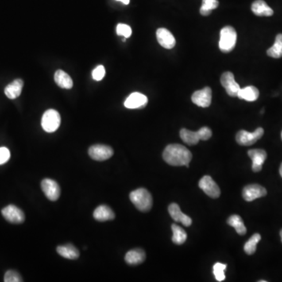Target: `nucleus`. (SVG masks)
Here are the masks:
<instances>
[{
  "label": "nucleus",
  "instance_id": "cd10ccee",
  "mask_svg": "<svg viewBox=\"0 0 282 282\" xmlns=\"http://www.w3.org/2000/svg\"><path fill=\"white\" fill-rule=\"evenodd\" d=\"M261 240V236L260 234H255L249 238V241L245 243L244 245V250L246 254L253 255L256 251V245L259 241Z\"/></svg>",
  "mask_w": 282,
  "mask_h": 282
},
{
  "label": "nucleus",
  "instance_id": "c85d7f7f",
  "mask_svg": "<svg viewBox=\"0 0 282 282\" xmlns=\"http://www.w3.org/2000/svg\"><path fill=\"white\" fill-rule=\"evenodd\" d=\"M219 6L218 0H202L200 13L202 16H209L212 10L217 9Z\"/></svg>",
  "mask_w": 282,
  "mask_h": 282
},
{
  "label": "nucleus",
  "instance_id": "4468645a",
  "mask_svg": "<svg viewBox=\"0 0 282 282\" xmlns=\"http://www.w3.org/2000/svg\"><path fill=\"white\" fill-rule=\"evenodd\" d=\"M250 159H252V169L253 172H260L263 168V165L267 159V152L264 150L252 149L248 152Z\"/></svg>",
  "mask_w": 282,
  "mask_h": 282
},
{
  "label": "nucleus",
  "instance_id": "473e14b6",
  "mask_svg": "<svg viewBox=\"0 0 282 282\" xmlns=\"http://www.w3.org/2000/svg\"><path fill=\"white\" fill-rule=\"evenodd\" d=\"M105 68L103 65L97 66L95 69L92 72V76L93 79L96 81H101L104 79L105 75Z\"/></svg>",
  "mask_w": 282,
  "mask_h": 282
},
{
  "label": "nucleus",
  "instance_id": "aec40b11",
  "mask_svg": "<svg viewBox=\"0 0 282 282\" xmlns=\"http://www.w3.org/2000/svg\"><path fill=\"white\" fill-rule=\"evenodd\" d=\"M114 217L115 215H114L113 210L109 206H105V205L98 206L96 209L95 211L94 212V219L97 221H100V222L113 221L114 220Z\"/></svg>",
  "mask_w": 282,
  "mask_h": 282
},
{
  "label": "nucleus",
  "instance_id": "f3484780",
  "mask_svg": "<svg viewBox=\"0 0 282 282\" xmlns=\"http://www.w3.org/2000/svg\"><path fill=\"white\" fill-rule=\"evenodd\" d=\"M252 11L259 17H271L274 14L273 9L264 0H256L252 3Z\"/></svg>",
  "mask_w": 282,
  "mask_h": 282
},
{
  "label": "nucleus",
  "instance_id": "6e6552de",
  "mask_svg": "<svg viewBox=\"0 0 282 282\" xmlns=\"http://www.w3.org/2000/svg\"><path fill=\"white\" fill-rule=\"evenodd\" d=\"M42 190L49 200H57L60 195V186L52 179H44L41 183Z\"/></svg>",
  "mask_w": 282,
  "mask_h": 282
},
{
  "label": "nucleus",
  "instance_id": "dca6fc26",
  "mask_svg": "<svg viewBox=\"0 0 282 282\" xmlns=\"http://www.w3.org/2000/svg\"><path fill=\"white\" fill-rule=\"evenodd\" d=\"M169 213L174 221L181 223L183 226H190L192 224L191 219L182 213L180 208L176 203H172L169 206Z\"/></svg>",
  "mask_w": 282,
  "mask_h": 282
},
{
  "label": "nucleus",
  "instance_id": "20e7f679",
  "mask_svg": "<svg viewBox=\"0 0 282 282\" xmlns=\"http://www.w3.org/2000/svg\"><path fill=\"white\" fill-rule=\"evenodd\" d=\"M60 115L55 109H49L42 117V127L47 133H54L60 125Z\"/></svg>",
  "mask_w": 282,
  "mask_h": 282
},
{
  "label": "nucleus",
  "instance_id": "7c9ffc66",
  "mask_svg": "<svg viewBox=\"0 0 282 282\" xmlns=\"http://www.w3.org/2000/svg\"><path fill=\"white\" fill-rule=\"evenodd\" d=\"M116 32L118 36H124L126 39L132 35V29L127 24H118L116 27Z\"/></svg>",
  "mask_w": 282,
  "mask_h": 282
},
{
  "label": "nucleus",
  "instance_id": "2eb2a0df",
  "mask_svg": "<svg viewBox=\"0 0 282 282\" xmlns=\"http://www.w3.org/2000/svg\"><path fill=\"white\" fill-rule=\"evenodd\" d=\"M156 37L159 44L163 48L170 50L176 46V39L167 28H159L156 32Z\"/></svg>",
  "mask_w": 282,
  "mask_h": 282
},
{
  "label": "nucleus",
  "instance_id": "c9c22d12",
  "mask_svg": "<svg viewBox=\"0 0 282 282\" xmlns=\"http://www.w3.org/2000/svg\"><path fill=\"white\" fill-rule=\"evenodd\" d=\"M279 172H280L281 176L282 177V165H281L280 170H279Z\"/></svg>",
  "mask_w": 282,
  "mask_h": 282
},
{
  "label": "nucleus",
  "instance_id": "58836bf2",
  "mask_svg": "<svg viewBox=\"0 0 282 282\" xmlns=\"http://www.w3.org/2000/svg\"></svg>",
  "mask_w": 282,
  "mask_h": 282
},
{
  "label": "nucleus",
  "instance_id": "a878e982",
  "mask_svg": "<svg viewBox=\"0 0 282 282\" xmlns=\"http://www.w3.org/2000/svg\"><path fill=\"white\" fill-rule=\"evenodd\" d=\"M172 230V241L176 245H182L187 240V233L183 228L173 224L171 226Z\"/></svg>",
  "mask_w": 282,
  "mask_h": 282
},
{
  "label": "nucleus",
  "instance_id": "2f4dec72",
  "mask_svg": "<svg viewBox=\"0 0 282 282\" xmlns=\"http://www.w3.org/2000/svg\"><path fill=\"white\" fill-rule=\"evenodd\" d=\"M5 282H23L21 275L15 271H8L4 276Z\"/></svg>",
  "mask_w": 282,
  "mask_h": 282
},
{
  "label": "nucleus",
  "instance_id": "412c9836",
  "mask_svg": "<svg viewBox=\"0 0 282 282\" xmlns=\"http://www.w3.org/2000/svg\"><path fill=\"white\" fill-rule=\"evenodd\" d=\"M56 252L60 256L68 260H76L79 257V250L71 244L58 246Z\"/></svg>",
  "mask_w": 282,
  "mask_h": 282
},
{
  "label": "nucleus",
  "instance_id": "1a4fd4ad",
  "mask_svg": "<svg viewBox=\"0 0 282 282\" xmlns=\"http://www.w3.org/2000/svg\"><path fill=\"white\" fill-rule=\"evenodd\" d=\"M2 214L4 218L11 224H22L25 220V216L22 210L13 205H9L2 209Z\"/></svg>",
  "mask_w": 282,
  "mask_h": 282
},
{
  "label": "nucleus",
  "instance_id": "9b49d317",
  "mask_svg": "<svg viewBox=\"0 0 282 282\" xmlns=\"http://www.w3.org/2000/svg\"><path fill=\"white\" fill-rule=\"evenodd\" d=\"M193 103L202 108H208L211 105L212 90L210 87H205L202 90L194 92L191 97Z\"/></svg>",
  "mask_w": 282,
  "mask_h": 282
},
{
  "label": "nucleus",
  "instance_id": "f03ea898",
  "mask_svg": "<svg viewBox=\"0 0 282 282\" xmlns=\"http://www.w3.org/2000/svg\"><path fill=\"white\" fill-rule=\"evenodd\" d=\"M129 199L137 210L141 212L150 211L153 205L152 194L144 188H139L132 191L129 194Z\"/></svg>",
  "mask_w": 282,
  "mask_h": 282
},
{
  "label": "nucleus",
  "instance_id": "4c0bfd02",
  "mask_svg": "<svg viewBox=\"0 0 282 282\" xmlns=\"http://www.w3.org/2000/svg\"><path fill=\"white\" fill-rule=\"evenodd\" d=\"M260 282H267V281H260Z\"/></svg>",
  "mask_w": 282,
  "mask_h": 282
},
{
  "label": "nucleus",
  "instance_id": "e433bc0d",
  "mask_svg": "<svg viewBox=\"0 0 282 282\" xmlns=\"http://www.w3.org/2000/svg\"><path fill=\"white\" fill-rule=\"evenodd\" d=\"M280 236H281V238H282V230H281L280 231Z\"/></svg>",
  "mask_w": 282,
  "mask_h": 282
},
{
  "label": "nucleus",
  "instance_id": "bb28decb",
  "mask_svg": "<svg viewBox=\"0 0 282 282\" xmlns=\"http://www.w3.org/2000/svg\"><path fill=\"white\" fill-rule=\"evenodd\" d=\"M267 54L271 57L277 59L282 57V34H279L276 36L275 44L267 50Z\"/></svg>",
  "mask_w": 282,
  "mask_h": 282
},
{
  "label": "nucleus",
  "instance_id": "0eeeda50",
  "mask_svg": "<svg viewBox=\"0 0 282 282\" xmlns=\"http://www.w3.org/2000/svg\"><path fill=\"white\" fill-rule=\"evenodd\" d=\"M221 82L224 88L226 90V93L230 97H237L239 93L240 86L236 82L234 79V75L230 71H226L221 75Z\"/></svg>",
  "mask_w": 282,
  "mask_h": 282
},
{
  "label": "nucleus",
  "instance_id": "a211bd4d",
  "mask_svg": "<svg viewBox=\"0 0 282 282\" xmlns=\"http://www.w3.org/2000/svg\"><path fill=\"white\" fill-rule=\"evenodd\" d=\"M146 259L144 251L141 249H134L125 254V260L129 265L136 266L142 264Z\"/></svg>",
  "mask_w": 282,
  "mask_h": 282
},
{
  "label": "nucleus",
  "instance_id": "f257e3e1",
  "mask_svg": "<svg viewBox=\"0 0 282 282\" xmlns=\"http://www.w3.org/2000/svg\"><path fill=\"white\" fill-rule=\"evenodd\" d=\"M163 159L166 163L172 167H189V163L192 159V154L181 144H169L164 150Z\"/></svg>",
  "mask_w": 282,
  "mask_h": 282
},
{
  "label": "nucleus",
  "instance_id": "393cba45",
  "mask_svg": "<svg viewBox=\"0 0 282 282\" xmlns=\"http://www.w3.org/2000/svg\"><path fill=\"white\" fill-rule=\"evenodd\" d=\"M227 224L235 229L236 232L240 235H245L247 229L245 227L242 219L238 215L230 216L227 220Z\"/></svg>",
  "mask_w": 282,
  "mask_h": 282
},
{
  "label": "nucleus",
  "instance_id": "c756f323",
  "mask_svg": "<svg viewBox=\"0 0 282 282\" xmlns=\"http://www.w3.org/2000/svg\"><path fill=\"white\" fill-rule=\"evenodd\" d=\"M226 269V264H221V263H217L215 265L213 266V274L217 282H223L225 280L226 278L225 271Z\"/></svg>",
  "mask_w": 282,
  "mask_h": 282
},
{
  "label": "nucleus",
  "instance_id": "f8f14e48",
  "mask_svg": "<svg viewBox=\"0 0 282 282\" xmlns=\"http://www.w3.org/2000/svg\"><path fill=\"white\" fill-rule=\"evenodd\" d=\"M267 191L266 188L260 184H250L243 189V198L247 202H252L255 199L262 198L267 195Z\"/></svg>",
  "mask_w": 282,
  "mask_h": 282
},
{
  "label": "nucleus",
  "instance_id": "39448f33",
  "mask_svg": "<svg viewBox=\"0 0 282 282\" xmlns=\"http://www.w3.org/2000/svg\"><path fill=\"white\" fill-rule=\"evenodd\" d=\"M264 129L261 127L257 128L253 133L241 130L236 135V141L241 146H251L258 141L264 136Z\"/></svg>",
  "mask_w": 282,
  "mask_h": 282
},
{
  "label": "nucleus",
  "instance_id": "6ab92c4d",
  "mask_svg": "<svg viewBox=\"0 0 282 282\" xmlns=\"http://www.w3.org/2000/svg\"><path fill=\"white\" fill-rule=\"evenodd\" d=\"M23 86H24V82L22 79H15L6 86L4 92L9 99H16L21 95Z\"/></svg>",
  "mask_w": 282,
  "mask_h": 282
},
{
  "label": "nucleus",
  "instance_id": "ddd939ff",
  "mask_svg": "<svg viewBox=\"0 0 282 282\" xmlns=\"http://www.w3.org/2000/svg\"><path fill=\"white\" fill-rule=\"evenodd\" d=\"M148 97L140 93L131 94L124 102V105L128 109H144L148 104Z\"/></svg>",
  "mask_w": 282,
  "mask_h": 282
},
{
  "label": "nucleus",
  "instance_id": "5701e85b",
  "mask_svg": "<svg viewBox=\"0 0 282 282\" xmlns=\"http://www.w3.org/2000/svg\"><path fill=\"white\" fill-rule=\"evenodd\" d=\"M259 96H260V92L258 89L252 86H247L245 88L241 89L237 94V97L239 99L251 101V102L258 99Z\"/></svg>",
  "mask_w": 282,
  "mask_h": 282
},
{
  "label": "nucleus",
  "instance_id": "4be33fe9",
  "mask_svg": "<svg viewBox=\"0 0 282 282\" xmlns=\"http://www.w3.org/2000/svg\"><path fill=\"white\" fill-rule=\"evenodd\" d=\"M55 81L60 88L69 90L72 88L73 81L68 74L63 70H57L55 74Z\"/></svg>",
  "mask_w": 282,
  "mask_h": 282
},
{
  "label": "nucleus",
  "instance_id": "72a5a7b5",
  "mask_svg": "<svg viewBox=\"0 0 282 282\" xmlns=\"http://www.w3.org/2000/svg\"><path fill=\"white\" fill-rule=\"evenodd\" d=\"M10 158V152L8 148L5 147L0 148V165H3L9 161Z\"/></svg>",
  "mask_w": 282,
  "mask_h": 282
},
{
  "label": "nucleus",
  "instance_id": "7ed1b4c3",
  "mask_svg": "<svg viewBox=\"0 0 282 282\" xmlns=\"http://www.w3.org/2000/svg\"><path fill=\"white\" fill-rule=\"evenodd\" d=\"M237 42V33L231 26L222 28L221 39L219 42V48L223 53H229L234 50Z\"/></svg>",
  "mask_w": 282,
  "mask_h": 282
},
{
  "label": "nucleus",
  "instance_id": "b1692460",
  "mask_svg": "<svg viewBox=\"0 0 282 282\" xmlns=\"http://www.w3.org/2000/svg\"><path fill=\"white\" fill-rule=\"evenodd\" d=\"M179 136L183 142L188 145H195L201 140V135L199 131L193 132L187 129H182L179 132Z\"/></svg>",
  "mask_w": 282,
  "mask_h": 282
},
{
  "label": "nucleus",
  "instance_id": "f704fd0d",
  "mask_svg": "<svg viewBox=\"0 0 282 282\" xmlns=\"http://www.w3.org/2000/svg\"><path fill=\"white\" fill-rule=\"evenodd\" d=\"M117 1H120V2H122V3L125 4V5H128L130 0H117Z\"/></svg>",
  "mask_w": 282,
  "mask_h": 282
},
{
  "label": "nucleus",
  "instance_id": "423d86ee",
  "mask_svg": "<svg viewBox=\"0 0 282 282\" xmlns=\"http://www.w3.org/2000/svg\"><path fill=\"white\" fill-rule=\"evenodd\" d=\"M114 154L113 148L108 145L96 144L90 147L89 155L96 161H105L110 159Z\"/></svg>",
  "mask_w": 282,
  "mask_h": 282
},
{
  "label": "nucleus",
  "instance_id": "9d476101",
  "mask_svg": "<svg viewBox=\"0 0 282 282\" xmlns=\"http://www.w3.org/2000/svg\"><path fill=\"white\" fill-rule=\"evenodd\" d=\"M199 187L210 198H217L221 195V189L211 176H203L199 181Z\"/></svg>",
  "mask_w": 282,
  "mask_h": 282
}]
</instances>
